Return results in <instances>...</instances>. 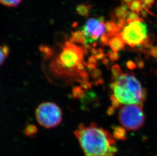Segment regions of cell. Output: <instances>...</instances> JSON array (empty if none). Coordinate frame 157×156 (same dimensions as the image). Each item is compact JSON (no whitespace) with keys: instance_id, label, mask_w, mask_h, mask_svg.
Listing matches in <instances>:
<instances>
[{"instance_id":"1","label":"cell","mask_w":157,"mask_h":156,"mask_svg":"<svg viewBox=\"0 0 157 156\" xmlns=\"http://www.w3.org/2000/svg\"><path fill=\"white\" fill-rule=\"evenodd\" d=\"M74 134L85 156H114L118 151L113 136L95 123L80 124Z\"/></svg>"},{"instance_id":"2","label":"cell","mask_w":157,"mask_h":156,"mask_svg":"<svg viewBox=\"0 0 157 156\" xmlns=\"http://www.w3.org/2000/svg\"><path fill=\"white\" fill-rule=\"evenodd\" d=\"M112 98L120 105H142L145 98V91L133 74H122L111 85Z\"/></svg>"},{"instance_id":"3","label":"cell","mask_w":157,"mask_h":156,"mask_svg":"<svg viewBox=\"0 0 157 156\" xmlns=\"http://www.w3.org/2000/svg\"><path fill=\"white\" fill-rule=\"evenodd\" d=\"M84 50L82 47L67 42L53 65L61 72L68 74L78 72L83 78H86L84 71L83 56Z\"/></svg>"},{"instance_id":"4","label":"cell","mask_w":157,"mask_h":156,"mask_svg":"<svg viewBox=\"0 0 157 156\" xmlns=\"http://www.w3.org/2000/svg\"><path fill=\"white\" fill-rule=\"evenodd\" d=\"M120 33L125 44L131 47H140L148 41L147 27L141 18L127 21Z\"/></svg>"},{"instance_id":"5","label":"cell","mask_w":157,"mask_h":156,"mask_svg":"<svg viewBox=\"0 0 157 156\" xmlns=\"http://www.w3.org/2000/svg\"><path fill=\"white\" fill-rule=\"evenodd\" d=\"M118 119L121 125L125 129L129 131H136L140 129L145 122L142 105H124L120 110Z\"/></svg>"},{"instance_id":"6","label":"cell","mask_w":157,"mask_h":156,"mask_svg":"<svg viewBox=\"0 0 157 156\" xmlns=\"http://www.w3.org/2000/svg\"><path fill=\"white\" fill-rule=\"evenodd\" d=\"M35 116L41 126L45 128H52L60 124L62 119V112L55 103L47 102L38 106Z\"/></svg>"},{"instance_id":"7","label":"cell","mask_w":157,"mask_h":156,"mask_svg":"<svg viewBox=\"0 0 157 156\" xmlns=\"http://www.w3.org/2000/svg\"><path fill=\"white\" fill-rule=\"evenodd\" d=\"M105 23L102 17L92 18L86 21L81 30L85 44L94 43L106 34Z\"/></svg>"},{"instance_id":"8","label":"cell","mask_w":157,"mask_h":156,"mask_svg":"<svg viewBox=\"0 0 157 156\" xmlns=\"http://www.w3.org/2000/svg\"><path fill=\"white\" fill-rule=\"evenodd\" d=\"M125 44H126L121 36L120 32L110 38L108 42V45H109L111 50L115 52H117L123 50Z\"/></svg>"},{"instance_id":"9","label":"cell","mask_w":157,"mask_h":156,"mask_svg":"<svg viewBox=\"0 0 157 156\" xmlns=\"http://www.w3.org/2000/svg\"><path fill=\"white\" fill-rule=\"evenodd\" d=\"M90 8L91 7L89 5H79L76 8V11L79 15L84 17H87L90 13Z\"/></svg>"},{"instance_id":"10","label":"cell","mask_w":157,"mask_h":156,"mask_svg":"<svg viewBox=\"0 0 157 156\" xmlns=\"http://www.w3.org/2000/svg\"><path fill=\"white\" fill-rule=\"evenodd\" d=\"M71 40L73 42L85 44L83 34L81 31H77L72 32Z\"/></svg>"},{"instance_id":"11","label":"cell","mask_w":157,"mask_h":156,"mask_svg":"<svg viewBox=\"0 0 157 156\" xmlns=\"http://www.w3.org/2000/svg\"><path fill=\"white\" fill-rule=\"evenodd\" d=\"M113 137L115 139H124L126 138V131L124 128L121 127H116L113 129Z\"/></svg>"},{"instance_id":"12","label":"cell","mask_w":157,"mask_h":156,"mask_svg":"<svg viewBox=\"0 0 157 156\" xmlns=\"http://www.w3.org/2000/svg\"><path fill=\"white\" fill-rule=\"evenodd\" d=\"M9 53V48L6 45L1 47V65H3Z\"/></svg>"},{"instance_id":"13","label":"cell","mask_w":157,"mask_h":156,"mask_svg":"<svg viewBox=\"0 0 157 156\" xmlns=\"http://www.w3.org/2000/svg\"><path fill=\"white\" fill-rule=\"evenodd\" d=\"M22 0H0L1 3L9 7H15L21 3Z\"/></svg>"},{"instance_id":"14","label":"cell","mask_w":157,"mask_h":156,"mask_svg":"<svg viewBox=\"0 0 157 156\" xmlns=\"http://www.w3.org/2000/svg\"><path fill=\"white\" fill-rule=\"evenodd\" d=\"M37 132V127L36 126L32 125V124L28 125L25 129V135L29 136H34L35 134H36Z\"/></svg>"},{"instance_id":"15","label":"cell","mask_w":157,"mask_h":156,"mask_svg":"<svg viewBox=\"0 0 157 156\" xmlns=\"http://www.w3.org/2000/svg\"><path fill=\"white\" fill-rule=\"evenodd\" d=\"M113 75L116 78L119 77V76L122 74L120 69L119 68V66H117V65H116V66L113 67Z\"/></svg>"},{"instance_id":"16","label":"cell","mask_w":157,"mask_h":156,"mask_svg":"<svg viewBox=\"0 0 157 156\" xmlns=\"http://www.w3.org/2000/svg\"><path fill=\"white\" fill-rule=\"evenodd\" d=\"M41 51L43 52V53L45 54L49 55V54L51 53V50H49V48L48 47H46V46H44V47H43V46H41Z\"/></svg>"},{"instance_id":"17","label":"cell","mask_w":157,"mask_h":156,"mask_svg":"<svg viewBox=\"0 0 157 156\" xmlns=\"http://www.w3.org/2000/svg\"><path fill=\"white\" fill-rule=\"evenodd\" d=\"M124 3H126V5L129 4V3H130L133 0H123Z\"/></svg>"}]
</instances>
